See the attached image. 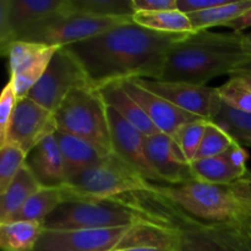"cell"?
<instances>
[{
	"instance_id": "obj_30",
	"label": "cell",
	"mask_w": 251,
	"mask_h": 251,
	"mask_svg": "<svg viewBox=\"0 0 251 251\" xmlns=\"http://www.w3.org/2000/svg\"><path fill=\"white\" fill-rule=\"evenodd\" d=\"M234 137L223 130L217 123L208 122L195 159L220 156L227 152L229 147L234 144Z\"/></svg>"
},
{
	"instance_id": "obj_7",
	"label": "cell",
	"mask_w": 251,
	"mask_h": 251,
	"mask_svg": "<svg viewBox=\"0 0 251 251\" xmlns=\"http://www.w3.org/2000/svg\"><path fill=\"white\" fill-rule=\"evenodd\" d=\"M132 21L122 17H97L78 12H61L20 34L16 41L33 42L50 47H66L93 38L119 25Z\"/></svg>"
},
{
	"instance_id": "obj_34",
	"label": "cell",
	"mask_w": 251,
	"mask_h": 251,
	"mask_svg": "<svg viewBox=\"0 0 251 251\" xmlns=\"http://www.w3.org/2000/svg\"><path fill=\"white\" fill-rule=\"evenodd\" d=\"M134 12H152L176 9V0H132Z\"/></svg>"
},
{
	"instance_id": "obj_4",
	"label": "cell",
	"mask_w": 251,
	"mask_h": 251,
	"mask_svg": "<svg viewBox=\"0 0 251 251\" xmlns=\"http://www.w3.org/2000/svg\"><path fill=\"white\" fill-rule=\"evenodd\" d=\"M142 221H161V215L123 198L69 200L51 212L43 226L48 230L105 229L130 227Z\"/></svg>"
},
{
	"instance_id": "obj_10",
	"label": "cell",
	"mask_w": 251,
	"mask_h": 251,
	"mask_svg": "<svg viewBox=\"0 0 251 251\" xmlns=\"http://www.w3.org/2000/svg\"><path fill=\"white\" fill-rule=\"evenodd\" d=\"M61 12H74L70 0H1L0 49L16 41L29 27Z\"/></svg>"
},
{
	"instance_id": "obj_17",
	"label": "cell",
	"mask_w": 251,
	"mask_h": 251,
	"mask_svg": "<svg viewBox=\"0 0 251 251\" xmlns=\"http://www.w3.org/2000/svg\"><path fill=\"white\" fill-rule=\"evenodd\" d=\"M122 83L130 97L139 103L150 120L162 134L173 137L183 125L201 119L146 90L136 80L124 81Z\"/></svg>"
},
{
	"instance_id": "obj_27",
	"label": "cell",
	"mask_w": 251,
	"mask_h": 251,
	"mask_svg": "<svg viewBox=\"0 0 251 251\" xmlns=\"http://www.w3.org/2000/svg\"><path fill=\"white\" fill-rule=\"evenodd\" d=\"M74 12L97 17L132 19V0H70Z\"/></svg>"
},
{
	"instance_id": "obj_16",
	"label": "cell",
	"mask_w": 251,
	"mask_h": 251,
	"mask_svg": "<svg viewBox=\"0 0 251 251\" xmlns=\"http://www.w3.org/2000/svg\"><path fill=\"white\" fill-rule=\"evenodd\" d=\"M107 114L109 120L113 152L131 164L145 179L151 183H161L147 159L145 149L146 136L127 123L124 118L120 117L112 108L107 107Z\"/></svg>"
},
{
	"instance_id": "obj_43",
	"label": "cell",
	"mask_w": 251,
	"mask_h": 251,
	"mask_svg": "<svg viewBox=\"0 0 251 251\" xmlns=\"http://www.w3.org/2000/svg\"><path fill=\"white\" fill-rule=\"evenodd\" d=\"M240 142H245V144L251 145V137H248V139H244V140H243V141H240Z\"/></svg>"
},
{
	"instance_id": "obj_44",
	"label": "cell",
	"mask_w": 251,
	"mask_h": 251,
	"mask_svg": "<svg viewBox=\"0 0 251 251\" xmlns=\"http://www.w3.org/2000/svg\"><path fill=\"white\" fill-rule=\"evenodd\" d=\"M249 228H250V230H251V225H250V226H249Z\"/></svg>"
},
{
	"instance_id": "obj_1",
	"label": "cell",
	"mask_w": 251,
	"mask_h": 251,
	"mask_svg": "<svg viewBox=\"0 0 251 251\" xmlns=\"http://www.w3.org/2000/svg\"><path fill=\"white\" fill-rule=\"evenodd\" d=\"M191 33H161L134 21L68 49L82 65L93 90L137 78L159 80L169 50Z\"/></svg>"
},
{
	"instance_id": "obj_15",
	"label": "cell",
	"mask_w": 251,
	"mask_h": 251,
	"mask_svg": "<svg viewBox=\"0 0 251 251\" xmlns=\"http://www.w3.org/2000/svg\"><path fill=\"white\" fill-rule=\"evenodd\" d=\"M145 149L150 166L162 184L180 185L194 180L190 163L173 137L162 132L146 136Z\"/></svg>"
},
{
	"instance_id": "obj_14",
	"label": "cell",
	"mask_w": 251,
	"mask_h": 251,
	"mask_svg": "<svg viewBox=\"0 0 251 251\" xmlns=\"http://www.w3.org/2000/svg\"><path fill=\"white\" fill-rule=\"evenodd\" d=\"M131 227V226H130ZM129 227L105 229H44L34 251H113Z\"/></svg>"
},
{
	"instance_id": "obj_18",
	"label": "cell",
	"mask_w": 251,
	"mask_h": 251,
	"mask_svg": "<svg viewBox=\"0 0 251 251\" xmlns=\"http://www.w3.org/2000/svg\"><path fill=\"white\" fill-rule=\"evenodd\" d=\"M26 166L42 188H61L66 184L63 156L54 135L46 137L27 154Z\"/></svg>"
},
{
	"instance_id": "obj_5",
	"label": "cell",
	"mask_w": 251,
	"mask_h": 251,
	"mask_svg": "<svg viewBox=\"0 0 251 251\" xmlns=\"http://www.w3.org/2000/svg\"><path fill=\"white\" fill-rule=\"evenodd\" d=\"M152 185L131 164L112 152L102 163L76 176L63 188L69 201L122 199L136 193L147 195Z\"/></svg>"
},
{
	"instance_id": "obj_36",
	"label": "cell",
	"mask_w": 251,
	"mask_h": 251,
	"mask_svg": "<svg viewBox=\"0 0 251 251\" xmlns=\"http://www.w3.org/2000/svg\"><path fill=\"white\" fill-rule=\"evenodd\" d=\"M228 154H229V159L232 162V164L237 168L242 169V171L248 172L249 168H248L247 163L249 161V152L242 145V142H239L238 140H235L234 144L229 147L228 150Z\"/></svg>"
},
{
	"instance_id": "obj_33",
	"label": "cell",
	"mask_w": 251,
	"mask_h": 251,
	"mask_svg": "<svg viewBox=\"0 0 251 251\" xmlns=\"http://www.w3.org/2000/svg\"><path fill=\"white\" fill-rule=\"evenodd\" d=\"M17 100L19 98L15 92L14 86L9 80V82L2 88L1 96H0V145L5 144L6 141L7 129H9L15 108H16Z\"/></svg>"
},
{
	"instance_id": "obj_28",
	"label": "cell",
	"mask_w": 251,
	"mask_h": 251,
	"mask_svg": "<svg viewBox=\"0 0 251 251\" xmlns=\"http://www.w3.org/2000/svg\"><path fill=\"white\" fill-rule=\"evenodd\" d=\"M229 77L227 82L217 87L221 100L228 108L251 114V87L238 76Z\"/></svg>"
},
{
	"instance_id": "obj_22",
	"label": "cell",
	"mask_w": 251,
	"mask_h": 251,
	"mask_svg": "<svg viewBox=\"0 0 251 251\" xmlns=\"http://www.w3.org/2000/svg\"><path fill=\"white\" fill-rule=\"evenodd\" d=\"M41 188L36 176L25 164L6 191L0 195V225L9 222L12 216Z\"/></svg>"
},
{
	"instance_id": "obj_20",
	"label": "cell",
	"mask_w": 251,
	"mask_h": 251,
	"mask_svg": "<svg viewBox=\"0 0 251 251\" xmlns=\"http://www.w3.org/2000/svg\"><path fill=\"white\" fill-rule=\"evenodd\" d=\"M97 91L107 107L114 109L120 117L124 118L145 136L158 134V129L150 120L139 103L130 97L129 93L123 87L122 82L108 83Z\"/></svg>"
},
{
	"instance_id": "obj_35",
	"label": "cell",
	"mask_w": 251,
	"mask_h": 251,
	"mask_svg": "<svg viewBox=\"0 0 251 251\" xmlns=\"http://www.w3.org/2000/svg\"><path fill=\"white\" fill-rule=\"evenodd\" d=\"M226 0H176V9L184 14L203 11L223 4Z\"/></svg>"
},
{
	"instance_id": "obj_38",
	"label": "cell",
	"mask_w": 251,
	"mask_h": 251,
	"mask_svg": "<svg viewBox=\"0 0 251 251\" xmlns=\"http://www.w3.org/2000/svg\"><path fill=\"white\" fill-rule=\"evenodd\" d=\"M232 185L240 196L251 201V179L242 178L240 180L233 183Z\"/></svg>"
},
{
	"instance_id": "obj_12",
	"label": "cell",
	"mask_w": 251,
	"mask_h": 251,
	"mask_svg": "<svg viewBox=\"0 0 251 251\" xmlns=\"http://www.w3.org/2000/svg\"><path fill=\"white\" fill-rule=\"evenodd\" d=\"M136 81L154 95L207 122H215L222 109L223 103L217 87L147 78H137Z\"/></svg>"
},
{
	"instance_id": "obj_37",
	"label": "cell",
	"mask_w": 251,
	"mask_h": 251,
	"mask_svg": "<svg viewBox=\"0 0 251 251\" xmlns=\"http://www.w3.org/2000/svg\"><path fill=\"white\" fill-rule=\"evenodd\" d=\"M225 27L233 29V32H243L244 29L251 28V9L233 21L228 22Z\"/></svg>"
},
{
	"instance_id": "obj_6",
	"label": "cell",
	"mask_w": 251,
	"mask_h": 251,
	"mask_svg": "<svg viewBox=\"0 0 251 251\" xmlns=\"http://www.w3.org/2000/svg\"><path fill=\"white\" fill-rule=\"evenodd\" d=\"M56 130L86 140L109 154L113 152L107 105L97 90L76 88L54 113Z\"/></svg>"
},
{
	"instance_id": "obj_11",
	"label": "cell",
	"mask_w": 251,
	"mask_h": 251,
	"mask_svg": "<svg viewBox=\"0 0 251 251\" xmlns=\"http://www.w3.org/2000/svg\"><path fill=\"white\" fill-rule=\"evenodd\" d=\"M59 47L14 41L1 49L9 61L10 81L19 100L27 97L46 73Z\"/></svg>"
},
{
	"instance_id": "obj_45",
	"label": "cell",
	"mask_w": 251,
	"mask_h": 251,
	"mask_svg": "<svg viewBox=\"0 0 251 251\" xmlns=\"http://www.w3.org/2000/svg\"><path fill=\"white\" fill-rule=\"evenodd\" d=\"M113 251H117V250H113Z\"/></svg>"
},
{
	"instance_id": "obj_40",
	"label": "cell",
	"mask_w": 251,
	"mask_h": 251,
	"mask_svg": "<svg viewBox=\"0 0 251 251\" xmlns=\"http://www.w3.org/2000/svg\"><path fill=\"white\" fill-rule=\"evenodd\" d=\"M174 251H193L190 249V248L188 247V245L185 244V243H184V240H183V238H181V242H180V244H179V247L176 248V250Z\"/></svg>"
},
{
	"instance_id": "obj_29",
	"label": "cell",
	"mask_w": 251,
	"mask_h": 251,
	"mask_svg": "<svg viewBox=\"0 0 251 251\" xmlns=\"http://www.w3.org/2000/svg\"><path fill=\"white\" fill-rule=\"evenodd\" d=\"M27 153L15 145L6 144L0 146V195L6 191L15 176L26 164Z\"/></svg>"
},
{
	"instance_id": "obj_19",
	"label": "cell",
	"mask_w": 251,
	"mask_h": 251,
	"mask_svg": "<svg viewBox=\"0 0 251 251\" xmlns=\"http://www.w3.org/2000/svg\"><path fill=\"white\" fill-rule=\"evenodd\" d=\"M54 137L63 156L66 183L78 174L95 168L108 156L95 145L74 135L56 130Z\"/></svg>"
},
{
	"instance_id": "obj_24",
	"label": "cell",
	"mask_w": 251,
	"mask_h": 251,
	"mask_svg": "<svg viewBox=\"0 0 251 251\" xmlns=\"http://www.w3.org/2000/svg\"><path fill=\"white\" fill-rule=\"evenodd\" d=\"M66 201L64 188H41L11 217V221H37L43 223L46 218Z\"/></svg>"
},
{
	"instance_id": "obj_21",
	"label": "cell",
	"mask_w": 251,
	"mask_h": 251,
	"mask_svg": "<svg viewBox=\"0 0 251 251\" xmlns=\"http://www.w3.org/2000/svg\"><path fill=\"white\" fill-rule=\"evenodd\" d=\"M194 180L216 185H230L244 178L247 172L232 164L228 151L210 158L195 159L190 163Z\"/></svg>"
},
{
	"instance_id": "obj_8",
	"label": "cell",
	"mask_w": 251,
	"mask_h": 251,
	"mask_svg": "<svg viewBox=\"0 0 251 251\" xmlns=\"http://www.w3.org/2000/svg\"><path fill=\"white\" fill-rule=\"evenodd\" d=\"M157 200L171 211L172 218H167L178 228L184 243L193 251H251L249 226L206 225L189 217L171 203ZM162 213L167 215L164 211Z\"/></svg>"
},
{
	"instance_id": "obj_25",
	"label": "cell",
	"mask_w": 251,
	"mask_h": 251,
	"mask_svg": "<svg viewBox=\"0 0 251 251\" xmlns=\"http://www.w3.org/2000/svg\"><path fill=\"white\" fill-rule=\"evenodd\" d=\"M132 21L139 26L161 33H194L189 16L178 9L135 12Z\"/></svg>"
},
{
	"instance_id": "obj_41",
	"label": "cell",
	"mask_w": 251,
	"mask_h": 251,
	"mask_svg": "<svg viewBox=\"0 0 251 251\" xmlns=\"http://www.w3.org/2000/svg\"><path fill=\"white\" fill-rule=\"evenodd\" d=\"M245 41H247L248 46H249L251 49V32L250 33H245Z\"/></svg>"
},
{
	"instance_id": "obj_13",
	"label": "cell",
	"mask_w": 251,
	"mask_h": 251,
	"mask_svg": "<svg viewBox=\"0 0 251 251\" xmlns=\"http://www.w3.org/2000/svg\"><path fill=\"white\" fill-rule=\"evenodd\" d=\"M55 131L56 123L54 113L31 98L24 97L17 100L7 129L5 144L9 142L15 145L28 154L39 142L54 135Z\"/></svg>"
},
{
	"instance_id": "obj_26",
	"label": "cell",
	"mask_w": 251,
	"mask_h": 251,
	"mask_svg": "<svg viewBox=\"0 0 251 251\" xmlns=\"http://www.w3.org/2000/svg\"><path fill=\"white\" fill-rule=\"evenodd\" d=\"M250 9L251 0H234V1L226 0L218 6L189 14L188 16L190 19L194 32H198L210 29L211 27H225L228 22L233 21Z\"/></svg>"
},
{
	"instance_id": "obj_3",
	"label": "cell",
	"mask_w": 251,
	"mask_h": 251,
	"mask_svg": "<svg viewBox=\"0 0 251 251\" xmlns=\"http://www.w3.org/2000/svg\"><path fill=\"white\" fill-rule=\"evenodd\" d=\"M150 196L171 203L189 217L206 225H251V201L233 185L191 180L180 185L153 183Z\"/></svg>"
},
{
	"instance_id": "obj_42",
	"label": "cell",
	"mask_w": 251,
	"mask_h": 251,
	"mask_svg": "<svg viewBox=\"0 0 251 251\" xmlns=\"http://www.w3.org/2000/svg\"><path fill=\"white\" fill-rule=\"evenodd\" d=\"M244 178H247V179H251V169H249V171L247 172V174H245V176H244Z\"/></svg>"
},
{
	"instance_id": "obj_39",
	"label": "cell",
	"mask_w": 251,
	"mask_h": 251,
	"mask_svg": "<svg viewBox=\"0 0 251 251\" xmlns=\"http://www.w3.org/2000/svg\"><path fill=\"white\" fill-rule=\"evenodd\" d=\"M230 76H238V77L243 78V80L251 87V63L247 64V65H244L243 68H240L239 70L233 73Z\"/></svg>"
},
{
	"instance_id": "obj_9",
	"label": "cell",
	"mask_w": 251,
	"mask_h": 251,
	"mask_svg": "<svg viewBox=\"0 0 251 251\" xmlns=\"http://www.w3.org/2000/svg\"><path fill=\"white\" fill-rule=\"evenodd\" d=\"M86 87H91V85L82 65L68 49L61 47L27 97L55 113L69 93L76 88Z\"/></svg>"
},
{
	"instance_id": "obj_31",
	"label": "cell",
	"mask_w": 251,
	"mask_h": 251,
	"mask_svg": "<svg viewBox=\"0 0 251 251\" xmlns=\"http://www.w3.org/2000/svg\"><path fill=\"white\" fill-rule=\"evenodd\" d=\"M207 123V120L203 119L188 123V124L183 125L173 136V140L176 142L189 163L195 161L196 154H198L200 145L202 142Z\"/></svg>"
},
{
	"instance_id": "obj_2",
	"label": "cell",
	"mask_w": 251,
	"mask_h": 251,
	"mask_svg": "<svg viewBox=\"0 0 251 251\" xmlns=\"http://www.w3.org/2000/svg\"><path fill=\"white\" fill-rule=\"evenodd\" d=\"M251 63L244 32L218 33L203 29L191 33L169 50L161 81L206 86L222 75H232Z\"/></svg>"
},
{
	"instance_id": "obj_32",
	"label": "cell",
	"mask_w": 251,
	"mask_h": 251,
	"mask_svg": "<svg viewBox=\"0 0 251 251\" xmlns=\"http://www.w3.org/2000/svg\"><path fill=\"white\" fill-rule=\"evenodd\" d=\"M215 122L239 142L251 137V114L238 112L223 104Z\"/></svg>"
},
{
	"instance_id": "obj_23",
	"label": "cell",
	"mask_w": 251,
	"mask_h": 251,
	"mask_svg": "<svg viewBox=\"0 0 251 251\" xmlns=\"http://www.w3.org/2000/svg\"><path fill=\"white\" fill-rule=\"evenodd\" d=\"M44 232L37 221H11L0 225V248L2 251H34Z\"/></svg>"
}]
</instances>
